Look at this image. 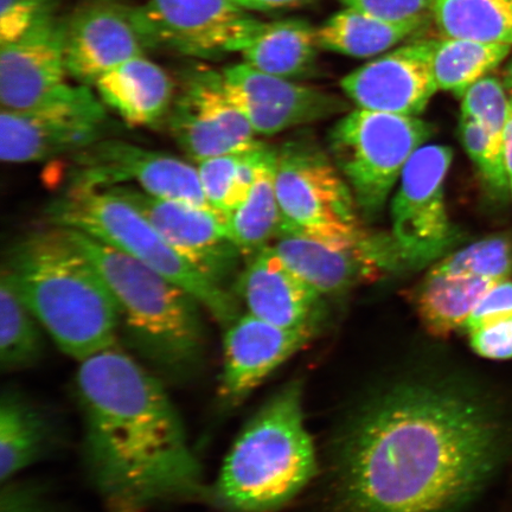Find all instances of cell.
Returning <instances> with one entry per match:
<instances>
[{
	"instance_id": "cell-1",
	"label": "cell",
	"mask_w": 512,
	"mask_h": 512,
	"mask_svg": "<svg viewBox=\"0 0 512 512\" xmlns=\"http://www.w3.org/2000/svg\"><path fill=\"white\" fill-rule=\"evenodd\" d=\"M512 424L482 390L403 380L352 416L336 456L342 512H456L507 462Z\"/></svg>"
},
{
	"instance_id": "cell-2",
	"label": "cell",
	"mask_w": 512,
	"mask_h": 512,
	"mask_svg": "<svg viewBox=\"0 0 512 512\" xmlns=\"http://www.w3.org/2000/svg\"><path fill=\"white\" fill-rule=\"evenodd\" d=\"M88 478L111 511L208 499L187 430L160 379L120 344L75 377Z\"/></svg>"
},
{
	"instance_id": "cell-3",
	"label": "cell",
	"mask_w": 512,
	"mask_h": 512,
	"mask_svg": "<svg viewBox=\"0 0 512 512\" xmlns=\"http://www.w3.org/2000/svg\"><path fill=\"white\" fill-rule=\"evenodd\" d=\"M4 267L63 354L80 363L119 344V306L67 229L29 234L11 249Z\"/></svg>"
},
{
	"instance_id": "cell-4",
	"label": "cell",
	"mask_w": 512,
	"mask_h": 512,
	"mask_svg": "<svg viewBox=\"0 0 512 512\" xmlns=\"http://www.w3.org/2000/svg\"><path fill=\"white\" fill-rule=\"evenodd\" d=\"M67 230L110 288L134 354L162 380L181 383L194 379L208 354L203 307L198 300L131 256Z\"/></svg>"
},
{
	"instance_id": "cell-5",
	"label": "cell",
	"mask_w": 512,
	"mask_h": 512,
	"mask_svg": "<svg viewBox=\"0 0 512 512\" xmlns=\"http://www.w3.org/2000/svg\"><path fill=\"white\" fill-rule=\"evenodd\" d=\"M316 472L302 383L292 381L243 427L209 486L208 499L226 512H274L300 494Z\"/></svg>"
},
{
	"instance_id": "cell-6",
	"label": "cell",
	"mask_w": 512,
	"mask_h": 512,
	"mask_svg": "<svg viewBox=\"0 0 512 512\" xmlns=\"http://www.w3.org/2000/svg\"><path fill=\"white\" fill-rule=\"evenodd\" d=\"M51 226L76 230L142 262L187 290L226 328L239 298L182 258L130 202L107 189L66 188L47 208Z\"/></svg>"
},
{
	"instance_id": "cell-7",
	"label": "cell",
	"mask_w": 512,
	"mask_h": 512,
	"mask_svg": "<svg viewBox=\"0 0 512 512\" xmlns=\"http://www.w3.org/2000/svg\"><path fill=\"white\" fill-rule=\"evenodd\" d=\"M432 134L418 117L363 108L337 121L329 133L330 156L358 210L368 217L381 213L409 159Z\"/></svg>"
},
{
	"instance_id": "cell-8",
	"label": "cell",
	"mask_w": 512,
	"mask_h": 512,
	"mask_svg": "<svg viewBox=\"0 0 512 512\" xmlns=\"http://www.w3.org/2000/svg\"><path fill=\"white\" fill-rule=\"evenodd\" d=\"M274 184L281 214L280 235L352 242L367 234L349 184L334 160L315 143L293 140L279 147Z\"/></svg>"
},
{
	"instance_id": "cell-9",
	"label": "cell",
	"mask_w": 512,
	"mask_h": 512,
	"mask_svg": "<svg viewBox=\"0 0 512 512\" xmlns=\"http://www.w3.org/2000/svg\"><path fill=\"white\" fill-rule=\"evenodd\" d=\"M105 107L91 87L68 83L41 106L2 110L0 157L6 163H34L86 149L106 137Z\"/></svg>"
},
{
	"instance_id": "cell-10",
	"label": "cell",
	"mask_w": 512,
	"mask_h": 512,
	"mask_svg": "<svg viewBox=\"0 0 512 512\" xmlns=\"http://www.w3.org/2000/svg\"><path fill=\"white\" fill-rule=\"evenodd\" d=\"M131 15L146 48L195 59L241 53L262 23L234 0H147Z\"/></svg>"
},
{
	"instance_id": "cell-11",
	"label": "cell",
	"mask_w": 512,
	"mask_h": 512,
	"mask_svg": "<svg viewBox=\"0 0 512 512\" xmlns=\"http://www.w3.org/2000/svg\"><path fill=\"white\" fill-rule=\"evenodd\" d=\"M64 181L67 188L96 190L132 183L156 197L213 209L194 166L123 140L104 138L73 153Z\"/></svg>"
},
{
	"instance_id": "cell-12",
	"label": "cell",
	"mask_w": 512,
	"mask_h": 512,
	"mask_svg": "<svg viewBox=\"0 0 512 512\" xmlns=\"http://www.w3.org/2000/svg\"><path fill=\"white\" fill-rule=\"evenodd\" d=\"M452 160L451 147L425 144L402 171L390 214L393 239L408 267L437 258L456 239L444 190Z\"/></svg>"
},
{
	"instance_id": "cell-13",
	"label": "cell",
	"mask_w": 512,
	"mask_h": 512,
	"mask_svg": "<svg viewBox=\"0 0 512 512\" xmlns=\"http://www.w3.org/2000/svg\"><path fill=\"white\" fill-rule=\"evenodd\" d=\"M272 247L287 267L320 296L342 294L407 266L392 235L381 238L366 234L352 242H331L284 234Z\"/></svg>"
},
{
	"instance_id": "cell-14",
	"label": "cell",
	"mask_w": 512,
	"mask_h": 512,
	"mask_svg": "<svg viewBox=\"0 0 512 512\" xmlns=\"http://www.w3.org/2000/svg\"><path fill=\"white\" fill-rule=\"evenodd\" d=\"M107 190L130 202L182 258L213 283L227 288L242 255L230 239L228 217L213 209L147 194L134 185Z\"/></svg>"
},
{
	"instance_id": "cell-15",
	"label": "cell",
	"mask_w": 512,
	"mask_h": 512,
	"mask_svg": "<svg viewBox=\"0 0 512 512\" xmlns=\"http://www.w3.org/2000/svg\"><path fill=\"white\" fill-rule=\"evenodd\" d=\"M170 133L194 162L242 153L262 143L224 92L221 74L200 70L190 74L168 115Z\"/></svg>"
},
{
	"instance_id": "cell-16",
	"label": "cell",
	"mask_w": 512,
	"mask_h": 512,
	"mask_svg": "<svg viewBox=\"0 0 512 512\" xmlns=\"http://www.w3.org/2000/svg\"><path fill=\"white\" fill-rule=\"evenodd\" d=\"M220 74L228 99L261 136L348 111L347 102L338 96L261 72L246 62L224 68Z\"/></svg>"
},
{
	"instance_id": "cell-17",
	"label": "cell",
	"mask_w": 512,
	"mask_h": 512,
	"mask_svg": "<svg viewBox=\"0 0 512 512\" xmlns=\"http://www.w3.org/2000/svg\"><path fill=\"white\" fill-rule=\"evenodd\" d=\"M434 41L406 44L345 76V95L363 110L418 117L439 91L432 66Z\"/></svg>"
},
{
	"instance_id": "cell-18",
	"label": "cell",
	"mask_w": 512,
	"mask_h": 512,
	"mask_svg": "<svg viewBox=\"0 0 512 512\" xmlns=\"http://www.w3.org/2000/svg\"><path fill=\"white\" fill-rule=\"evenodd\" d=\"M66 32L67 24L50 14L18 40L0 46L2 110H31L68 85Z\"/></svg>"
},
{
	"instance_id": "cell-19",
	"label": "cell",
	"mask_w": 512,
	"mask_h": 512,
	"mask_svg": "<svg viewBox=\"0 0 512 512\" xmlns=\"http://www.w3.org/2000/svg\"><path fill=\"white\" fill-rule=\"evenodd\" d=\"M317 330H293L247 313L226 326L219 399L224 406L241 405L275 370L303 350Z\"/></svg>"
},
{
	"instance_id": "cell-20",
	"label": "cell",
	"mask_w": 512,
	"mask_h": 512,
	"mask_svg": "<svg viewBox=\"0 0 512 512\" xmlns=\"http://www.w3.org/2000/svg\"><path fill=\"white\" fill-rule=\"evenodd\" d=\"M145 49L131 8L125 6L107 2L87 5L67 24L68 75L80 85L94 86L121 63L145 55Z\"/></svg>"
},
{
	"instance_id": "cell-21",
	"label": "cell",
	"mask_w": 512,
	"mask_h": 512,
	"mask_svg": "<svg viewBox=\"0 0 512 512\" xmlns=\"http://www.w3.org/2000/svg\"><path fill=\"white\" fill-rule=\"evenodd\" d=\"M235 294L248 313L280 328L317 330L322 296L287 267L272 246L251 256Z\"/></svg>"
},
{
	"instance_id": "cell-22",
	"label": "cell",
	"mask_w": 512,
	"mask_h": 512,
	"mask_svg": "<svg viewBox=\"0 0 512 512\" xmlns=\"http://www.w3.org/2000/svg\"><path fill=\"white\" fill-rule=\"evenodd\" d=\"M106 107L127 125L155 127L168 117L174 83L158 64L145 55L121 63L94 85Z\"/></svg>"
},
{
	"instance_id": "cell-23",
	"label": "cell",
	"mask_w": 512,
	"mask_h": 512,
	"mask_svg": "<svg viewBox=\"0 0 512 512\" xmlns=\"http://www.w3.org/2000/svg\"><path fill=\"white\" fill-rule=\"evenodd\" d=\"M54 425L48 415L17 389L0 396V482L40 462L54 444Z\"/></svg>"
},
{
	"instance_id": "cell-24",
	"label": "cell",
	"mask_w": 512,
	"mask_h": 512,
	"mask_svg": "<svg viewBox=\"0 0 512 512\" xmlns=\"http://www.w3.org/2000/svg\"><path fill=\"white\" fill-rule=\"evenodd\" d=\"M495 284L496 281L445 274L432 268L414 293L416 312L428 334L446 338L464 329L480 298Z\"/></svg>"
},
{
	"instance_id": "cell-25",
	"label": "cell",
	"mask_w": 512,
	"mask_h": 512,
	"mask_svg": "<svg viewBox=\"0 0 512 512\" xmlns=\"http://www.w3.org/2000/svg\"><path fill=\"white\" fill-rule=\"evenodd\" d=\"M317 48L316 30L309 23L290 19L262 22L240 54L249 66L291 80L309 72Z\"/></svg>"
},
{
	"instance_id": "cell-26",
	"label": "cell",
	"mask_w": 512,
	"mask_h": 512,
	"mask_svg": "<svg viewBox=\"0 0 512 512\" xmlns=\"http://www.w3.org/2000/svg\"><path fill=\"white\" fill-rule=\"evenodd\" d=\"M422 22H393L347 8L316 30L319 48L355 59L381 56L424 27Z\"/></svg>"
},
{
	"instance_id": "cell-27",
	"label": "cell",
	"mask_w": 512,
	"mask_h": 512,
	"mask_svg": "<svg viewBox=\"0 0 512 512\" xmlns=\"http://www.w3.org/2000/svg\"><path fill=\"white\" fill-rule=\"evenodd\" d=\"M275 158L277 149L267 146L247 200L229 217L230 239L245 256L261 251L271 240L278 239L281 232V214L274 184Z\"/></svg>"
},
{
	"instance_id": "cell-28",
	"label": "cell",
	"mask_w": 512,
	"mask_h": 512,
	"mask_svg": "<svg viewBox=\"0 0 512 512\" xmlns=\"http://www.w3.org/2000/svg\"><path fill=\"white\" fill-rule=\"evenodd\" d=\"M440 34L512 48V0H435Z\"/></svg>"
},
{
	"instance_id": "cell-29",
	"label": "cell",
	"mask_w": 512,
	"mask_h": 512,
	"mask_svg": "<svg viewBox=\"0 0 512 512\" xmlns=\"http://www.w3.org/2000/svg\"><path fill=\"white\" fill-rule=\"evenodd\" d=\"M42 325L23 302L10 273L0 278V368L14 373L34 367L44 354Z\"/></svg>"
},
{
	"instance_id": "cell-30",
	"label": "cell",
	"mask_w": 512,
	"mask_h": 512,
	"mask_svg": "<svg viewBox=\"0 0 512 512\" xmlns=\"http://www.w3.org/2000/svg\"><path fill=\"white\" fill-rule=\"evenodd\" d=\"M510 53L511 47L503 44L446 37L434 41L432 66L439 91L462 99L467 89L490 75Z\"/></svg>"
},
{
	"instance_id": "cell-31",
	"label": "cell",
	"mask_w": 512,
	"mask_h": 512,
	"mask_svg": "<svg viewBox=\"0 0 512 512\" xmlns=\"http://www.w3.org/2000/svg\"><path fill=\"white\" fill-rule=\"evenodd\" d=\"M259 165L260 156L255 151L230 153L198 163V177L211 208L229 219L247 200Z\"/></svg>"
},
{
	"instance_id": "cell-32",
	"label": "cell",
	"mask_w": 512,
	"mask_h": 512,
	"mask_svg": "<svg viewBox=\"0 0 512 512\" xmlns=\"http://www.w3.org/2000/svg\"><path fill=\"white\" fill-rule=\"evenodd\" d=\"M450 275H469L492 281L508 280L512 274V242L503 236H492L460 249L433 267Z\"/></svg>"
},
{
	"instance_id": "cell-33",
	"label": "cell",
	"mask_w": 512,
	"mask_h": 512,
	"mask_svg": "<svg viewBox=\"0 0 512 512\" xmlns=\"http://www.w3.org/2000/svg\"><path fill=\"white\" fill-rule=\"evenodd\" d=\"M462 100V113L482 125L492 145L503 156V136L510 100L505 86L488 75L467 89Z\"/></svg>"
},
{
	"instance_id": "cell-34",
	"label": "cell",
	"mask_w": 512,
	"mask_h": 512,
	"mask_svg": "<svg viewBox=\"0 0 512 512\" xmlns=\"http://www.w3.org/2000/svg\"><path fill=\"white\" fill-rule=\"evenodd\" d=\"M459 137L467 155L476 164L486 183L498 194L510 191L503 156L492 145L482 125L466 114H460Z\"/></svg>"
},
{
	"instance_id": "cell-35",
	"label": "cell",
	"mask_w": 512,
	"mask_h": 512,
	"mask_svg": "<svg viewBox=\"0 0 512 512\" xmlns=\"http://www.w3.org/2000/svg\"><path fill=\"white\" fill-rule=\"evenodd\" d=\"M50 14L54 0H0V46L18 40Z\"/></svg>"
},
{
	"instance_id": "cell-36",
	"label": "cell",
	"mask_w": 512,
	"mask_h": 512,
	"mask_svg": "<svg viewBox=\"0 0 512 512\" xmlns=\"http://www.w3.org/2000/svg\"><path fill=\"white\" fill-rule=\"evenodd\" d=\"M347 8L393 22H422L433 14L435 0H341Z\"/></svg>"
},
{
	"instance_id": "cell-37",
	"label": "cell",
	"mask_w": 512,
	"mask_h": 512,
	"mask_svg": "<svg viewBox=\"0 0 512 512\" xmlns=\"http://www.w3.org/2000/svg\"><path fill=\"white\" fill-rule=\"evenodd\" d=\"M0 512H64L40 485L16 482L2 483Z\"/></svg>"
},
{
	"instance_id": "cell-38",
	"label": "cell",
	"mask_w": 512,
	"mask_h": 512,
	"mask_svg": "<svg viewBox=\"0 0 512 512\" xmlns=\"http://www.w3.org/2000/svg\"><path fill=\"white\" fill-rule=\"evenodd\" d=\"M473 351L480 357L492 361H507L512 358V317L496 320L469 332Z\"/></svg>"
},
{
	"instance_id": "cell-39",
	"label": "cell",
	"mask_w": 512,
	"mask_h": 512,
	"mask_svg": "<svg viewBox=\"0 0 512 512\" xmlns=\"http://www.w3.org/2000/svg\"><path fill=\"white\" fill-rule=\"evenodd\" d=\"M512 317V281H499L480 298L475 310L467 319L464 329L467 334L482 326Z\"/></svg>"
},
{
	"instance_id": "cell-40",
	"label": "cell",
	"mask_w": 512,
	"mask_h": 512,
	"mask_svg": "<svg viewBox=\"0 0 512 512\" xmlns=\"http://www.w3.org/2000/svg\"><path fill=\"white\" fill-rule=\"evenodd\" d=\"M234 2L247 11H271L291 8L303 4L306 0H234Z\"/></svg>"
},
{
	"instance_id": "cell-41",
	"label": "cell",
	"mask_w": 512,
	"mask_h": 512,
	"mask_svg": "<svg viewBox=\"0 0 512 512\" xmlns=\"http://www.w3.org/2000/svg\"><path fill=\"white\" fill-rule=\"evenodd\" d=\"M503 162L507 171L510 192L512 194V98L510 96L507 124L503 136Z\"/></svg>"
},
{
	"instance_id": "cell-42",
	"label": "cell",
	"mask_w": 512,
	"mask_h": 512,
	"mask_svg": "<svg viewBox=\"0 0 512 512\" xmlns=\"http://www.w3.org/2000/svg\"><path fill=\"white\" fill-rule=\"evenodd\" d=\"M505 89L512 98V60L507 68V74H505Z\"/></svg>"
},
{
	"instance_id": "cell-43",
	"label": "cell",
	"mask_w": 512,
	"mask_h": 512,
	"mask_svg": "<svg viewBox=\"0 0 512 512\" xmlns=\"http://www.w3.org/2000/svg\"><path fill=\"white\" fill-rule=\"evenodd\" d=\"M111 512H137V511H111Z\"/></svg>"
}]
</instances>
